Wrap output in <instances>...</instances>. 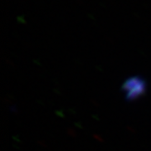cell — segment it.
<instances>
[{"label":"cell","mask_w":151,"mask_h":151,"mask_svg":"<svg viewBox=\"0 0 151 151\" xmlns=\"http://www.w3.org/2000/svg\"><path fill=\"white\" fill-rule=\"evenodd\" d=\"M124 90L126 91L127 98L134 99L144 92L145 82L140 78H131L125 83Z\"/></svg>","instance_id":"obj_1"}]
</instances>
